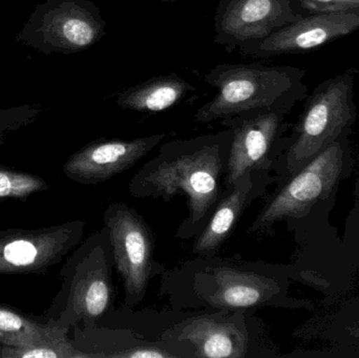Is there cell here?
I'll list each match as a JSON object with an SVG mask.
<instances>
[{
	"label": "cell",
	"mask_w": 359,
	"mask_h": 358,
	"mask_svg": "<svg viewBox=\"0 0 359 358\" xmlns=\"http://www.w3.org/2000/svg\"><path fill=\"white\" fill-rule=\"evenodd\" d=\"M292 283L289 265L196 256L164 273L161 291L178 309L255 313L273 307L316 311L311 301L290 296Z\"/></svg>",
	"instance_id": "obj_1"
},
{
	"label": "cell",
	"mask_w": 359,
	"mask_h": 358,
	"mask_svg": "<svg viewBox=\"0 0 359 358\" xmlns=\"http://www.w3.org/2000/svg\"><path fill=\"white\" fill-rule=\"evenodd\" d=\"M232 132L230 128L190 139L168 141L133 177L128 191L138 199L187 201L188 214L176 237L198 235L210 218L224 189Z\"/></svg>",
	"instance_id": "obj_2"
},
{
	"label": "cell",
	"mask_w": 359,
	"mask_h": 358,
	"mask_svg": "<svg viewBox=\"0 0 359 358\" xmlns=\"http://www.w3.org/2000/svg\"><path fill=\"white\" fill-rule=\"evenodd\" d=\"M334 205L285 223L297 249L289 264L293 282L324 296L323 308L352 296L359 282V250L349 245L330 222Z\"/></svg>",
	"instance_id": "obj_3"
},
{
	"label": "cell",
	"mask_w": 359,
	"mask_h": 358,
	"mask_svg": "<svg viewBox=\"0 0 359 358\" xmlns=\"http://www.w3.org/2000/svg\"><path fill=\"white\" fill-rule=\"evenodd\" d=\"M305 71L294 67H268L261 63H223L205 74L217 94L196 111L200 123L233 117L253 109H292L306 94Z\"/></svg>",
	"instance_id": "obj_4"
},
{
	"label": "cell",
	"mask_w": 359,
	"mask_h": 358,
	"mask_svg": "<svg viewBox=\"0 0 359 358\" xmlns=\"http://www.w3.org/2000/svg\"><path fill=\"white\" fill-rule=\"evenodd\" d=\"M113 254L107 228L90 235L60 270L62 286L43 315L55 325L83 329L97 327L115 301Z\"/></svg>",
	"instance_id": "obj_5"
},
{
	"label": "cell",
	"mask_w": 359,
	"mask_h": 358,
	"mask_svg": "<svg viewBox=\"0 0 359 358\" xmlns=\"http://www.w3.org/2000/svg\"><path fill=\"white\" fill-rule=\"evenodd\" d=\"M351 132L339 137L307 165L276 185L248 233L267 235L278 223L297 220L320 208L335 205L339 185L353 172Z\"/></svg>",
	"instance_id": "obj_6"
},
{
	"label": "cell",
	"mask_w": 359,
	"mask_h": 358,
	"mask_svg": "<svg viewBox=\"0 0 359 358\" xmlns=\"http://www.w3.org/2000/svg\"><path fill=\"white\" fill-rule=\"evenodd\" d=\"M352 71L326 80L312 92L292 134L285 138L283 153L276 160V185L307 165L318 153L346 132L356 119Z\"/></svg>",
	"instance_id": "obj_7"
},
{
	"label": "cell",
	"mask_w": 359,
	"mask_h": 358,
	"mask_svg": "<svg viewBox=\"0 0 359 358\" xmlns=\"http://www.w3.org/2000/svg\"><path fill=\"white\" fill-rule=\"evenodd\" d=\"M161 340L172 343L184 357H278L255 313L217 311L187 317L168 328Z\"/></svg>",
	"instance_id": "obj_8"
},
{
	"label": "cell",
	"mask_w": 359,
	"mask_h": 358,
	"mask_svg": "<svg viewBox=\"0 0 359 358\" xmlns=\"http://www.w3.org/2000/svg\"><path fill=\"white\" fill-rule=\"evenodd\" d=\"M107 27L90 0H48L36 6L17 40L46 54H72L98 43Z\"/></svg>",
	"instance_id": "obj_9"
},
{
	"label": "cell",
	"mask_w": 359,
	"mask_h": 358,
	"mask_svg": "<svg viewBox=\"0 0 359 358\" xmlns=\"http://www.w3.org/2000/svg\"><path fill=\"white\" fill-rule=\"evenodd\" d=\"M103 220L114 266L123 281L124 305L134 308L144 300L149 282L162 268L154 259L153 233L142 216L123 202L111 204L103 214Z\"/></svg>",
	"instance_id": "obj_10"
},
{
	"label": "cell",
	"mask_w": 359,
	"mask_h": 358,
	"mask_svg": "<svg viewBox=\"0 0 359 358\" xmlns=\"http://www.w3.org/2000/svg\"><path fill=\"white\" fill-rule=\"evenodd\" d=\"M287 109H262L221 120L232 132L224 188L231 186L246 172L273 174L276 160L285 146L288 128Z\"/></svg>",
	"instance_id": "obj_11"
},
{
	"label": "cell",
	"mask_w": 359,
	"mask_h": 358,
	"mask_svg": "<svg viewBox=\"0 0 359 358\" xmlns=\"http://www.w3.org/2000/svg\"><path fill=\"white\" fill-rule=\"evenodd\" d=\"M86 222L0 230V275H44L81 242Z\"/></svg>",
	"instance_id": "obj_12"
},
{
	"label": "cell",
	"mask_w": 359,
	"mask_h": 358,
	"mask_svg": "<svg viewBox=\"0 0 359 358\" xmlns=\"http://www.w3.org/2000/svg\"><path fill=\"white\" fill-rule=\"evenodd\" d=\"M295 0H219L215 42L227 50L257 41L303 17Z\"/></svg>",
	"instance_id": "obj_13"
},
{
	"label": "cell",
	"mask_w": 359,
	"mask_h": 358,
	"mask_svg": "<svg viewBox=\"0 0 359 358\" xmlns=\"http://www.w3.org/2000/svg\"><path fill=\"white\" fill-rule=\"evenodd\" d=\"M359 29V8L316 13L285 25L271 35L238 48L247 56L267 58L314 50Z\"/></svg>",
	"instance_id": "obj_14"
},
{
	"label": "cell",
	"mask_w": 359,
	"mask_h": 358,
	"mask_svg": "<svg viewBox=\"0 0 359 358\" xmlns=\"http://www.w3.org/2000/svg\"><path fill=\"white\" fill-rule=\"evenodd\" d=\"M166 137L165 134H156L130 140L94 141L73 153L63 165V172L69 180L79 184L97 185L107 182L134 167L163 142Z\"/></svg>",
	"instance_id": "obj_15"
},
{
	"label": "cell",
	"mask_w": 359,
	"mask_h": 358,
	"mask_svg": "<svg viewBox=\"0 0 359 358\" xmlns=\"http://www.w3.org/2000/svg\"><path fill=\"white\" fill-rule=\"evenodd\" d=\"M276 183V178L272 172H251L241 176L231 186L224 188L204 228L194 237L192 254L196 256H215L245 210Z\"/></svg>",
	"instance_id": "obj_16"
},
{
	"label": "cell",
	"mask_w": 359,
	"mask_h": 358,
	"mask_svg": "<svg viewBox=\"0 0 359 358\" xmlns=\"http://www.w3.org/2000/svg\"><path fill=\"white\" fill-rule=\"evenodd\" d=\"M293 336L303 340H318L329 345L359 347V294L320 308L297 327Z\"/></svg>",
	"instance_id": "obj_17"
},
{
	"label": "cell",
	"mask_w": 359,
	"mask_h": 358,
	"mask_svg": "<svg viewBox=\"0 0 359 358\" xmlns=\"http://www.w3.org/2000/svg\"><path fill=\"white\" fill-rule=\"evenodd\" d=\"M196 88L181 76L172 73L157 76L128 88L116 97V104L126 111L158 113L182 102Z\"/></svg>",
	"instance_id": "obj_18"
},
{
	"label": "cell",
	"mask_w": 359,
	"mask_h": 358,
	"mask_svg": "<svg viewBox=\"0 0 359 358\" xmlns=\"http://www.w3.org/2000/svg\"><path fill=\"white\" fill-rule=\"evenodd\" d=\"M69 328L55 325L44 317H32L0 304V346L21 347L42 342Z\"/></svg>",
	"instance_id": "obj_19"
},
{
	"label": "cell",
	"mask_w": 359,
	"mask_h": 358,
	"mask_svg": "<svg viewBox=\"0 0 359 358\" xmlns=\"http://www.w3.org/2000/svg\"><path fill=\"white\" fill-rule=\"evenodd\" d=\"M69 331L71 329L62 330L56 336L27 346H0V358H88L74 346Z\"/></svg>",
	"instance_id": "obj_20"
},
{
	"label": "cell",
	"mask_w": 359,
	"mask_h": 358,
	"mask_svg": "<svg viewBox=\"0 0 359 358\" xmlns=\"http://www.w3.org/2000/svg\"><path fill=\"white\" fill-rule=\"evenodd\" d=\"M48 189L43 179L0 166V200H23Z\"/></svg>",
	"instance_id": "obj_21"
},
{
	"label": "cell",
	"mask_w": 359,
	"mask_h": 358,
	"mask_svg": "<svg viewBox=\"0 0 359 358\" xmlns=\"http://www.w3.org/2000/svg\"><path fill=\"white\" fill-rule=\"evenodd\" d=\"M311 14L341 12L359 8V0H295Z\"/></svg>",
	"instance_id": "obj_22"
},
{
	"label": "cell",
	"mask_w": 359,
	"mask_h": 358,
	"mask_svg": "<svg viewBox=\"0 0 359 358\" xmlns=\"http://www.w3.org/2000/svg\"><path fill=\"white\" fill-rule=\"evenodd\" d=\"M287 357H313V358H359V347L339 346L330 345L329 348L320 350L302 351L291 353Z\"/></svg>",
	"instance_id": "obj_23"
},
{
	"label": "cell",
	"mask_w": 359,
	"mask_h": 358,
	"mask_svg": "<svg viewBox=\"0 0 359 358\" xmlns=\"http://www.w3.org/2000/svg\"><path fill=\"white\" fill-rule=\"evenodd\" d=\"M343 239L359 250V180L354 187V204L345 222Z\"/></svg>",
	"instance_id": "obj_24"
},
{
	"label": "cell",
	"mask_w": 359,
	"mask_h": 358,
	"mask_svg": "<svg viewBox=\"0 0 359 358\" xmlns=\"http://www.w3.org/2000/svg\"><path fill=\"white\" fill-rule=\"evenodd\" d=\"M160 2H163V4H168V2H174L176 0H159Z\"/></svg>",
	"instance_id": "obj_25"
}]
</instances>
